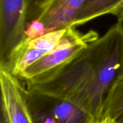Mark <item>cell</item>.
<instances>
[{
    "instance_id": "cell-1",
    "label": "cell",
    "mask_w": 123,
    "mask_h": 123,
    "mask_svg": "<svg viewBox=\"0 0 123 123\" xmlns=\"http://www.w3.org/2000/svg\"><path fill=\"white\" fill-rule=\"evenodd\" d=\"M123 75V22L117 21L52 78L25 86L27 90L76 102L99 122L107 94Z\"/></svg>"
},
{
    "instance_id": "cell-2",
    "label": "cell",
    "mask_w": 123,
    "mask_h": 123,
    "mask_svg": "<svg viewBox=\"0 0 123 123\" xmlns=\"http://www.w3.org/2000/svg\"><path fill=\"white\" fill-rule=\"evenodd\" d=\"M98 37V34L93 30L84 33L76 27H69L54 50L26 69L18 78L25 84L43 83L55 76Z\"/></svg>"
},
{
    "instance_id": "cell-3",
    "label": "cell",
    "mask_w": 123,
    "mask_h": 123,
    "mask_svg": "<svg viewBox=\"0 0 123 123\" xmlns=\"http://www.w3.org/2000/svg\"><path fill=\"white\" fill-rule=\"evenodd\" d=\"M28 105L34 123H98L90 112L66 99L27 90Z\"/></svg>"
},
{
    "instance_id": "cell-4",
    "label": "cell",
    "mask_w": 123,
    "mask_h": 123,
    "mask_svg": "<svg viewBox=\"0 0 123 123\" xmlns=\"http://www.w3.org/2000/svg\"><path fill=\"white\" fill-rule=\"evenodd\" d=\"M36 0H0V65L26 38L30 8Z\"/></svg>"
},
{
    "instance_id": "cell-5",
    "label": "cell",
    "mask_w": 123,
    "mask_h": 123,
    "mask_svg": "<svg viewBox=\"0 0 123 123\" xmlns=\"http://www.w3.org/2000/svg\"><path fill=\"white\" fill-rule=\"evenodd\" d=\"M1 115L7 123H34L28 105L25 86L0 66Z\"/></svg>"
},
{
    "instance_id": "cell-6",
    "label": "cell",
    "mask_w": 123,
    "mask_h": 123,
    "mask_svg": "<svg viewBox=\"0 0 123 123\" xmlns=\"http://www.w3.org/2000/svg\"><path fill=\"white\" fill-rule=\"evenodd\" d=\"M85 0H36L30 8L31 20L38 19L48 32L66 29L73 22Z\"/></svg>"
},
{
    "instance_id": "cell-7",
    "label": "cell",
    "mask_w": 123,
    "mask_h": 123,
    "mask_svg": "<svg viewBox=\"0 0 123 123\" xmlns=\"http://www.w3.org/2000/svg\"><path fill=\"white\" fill-rule=\"evenodd\" d=\"M123 0H85L80 8L73 26L84 25L88 22L107 14L110 10Z\"/></svg>"
},
{
    "instance_id": "cell-8",
    "label": "cell",
    "mask_w": 123,
    "mask_h": 123,
    "mask_svg": "<svg viewBox=\"0 0 123 123\" xmlns=\"http://www.w3.org/2000/svg\"><path fill=\"white\" fill-rule=\"evenodd\" d=\"M123 115V75L118 78L106 96L102 118L111 117L117 120Z\"/></svg>"
},
{
    "instance_id": "cell-9",
    "label": "cell",
    "mask_w": 123,
    "mask_h": 123,
    "mask_svg": "<svg viewBox=\"0 0 123 123\" xmlns=\"http://www.w3.org/2000/svg\"><path fill=\"white\" fill-rule=\"evenodd\" d=\"M47 33L48 31L44 23L38 19H35L31 20V22L27 24L25 36L27 38L34 39L43 36Z\"/></svg>"
},
{
    "instance_id": "cell-10",
    "label": "cell",
    "mask_w": 123,
    "mask_h": 123,
    "mask_svg": "<svg viewBox=\"0 0 123 123\" xmlns=\"http://www.w3.org/2000/svg\"><path fill=\"white\" fill-rule=\"evenodd\" d=\"M107 14H112L115 16L118 21L123 22V0L117 6L110 10Z\"/></svg>"
},
{
    "instance_id": "cell-11",
    "label": "cell",
    "mask_w": 123,
    "mask_h": 123,
    "mask_svg": "<svg viewBox=\"0 0 123 123\" xmlns=\"http://www.w3.org/2000/svg\"><path fill=\"white\" fill-rule=\"evenodd\" d=\"M98 123H117V121L111 117L107 116L102 118Z\"/></svg>"
},
{
    "instance_id": "cell-12",
    "label": "cell",
    "mask_w": 123,
    "mask_h": 123,
    "mask_svg": "<svg viewBox=\"0 0 123 123\" xmlns=\"http://www.w3.org/2000/svg\"><path fill=\"white\" fill-rule=\"evenodd\" d=\"M0 123H7L6 121L5 120V119L4 118V117L2 116L1 115V116H0Z\"/></svg>"
},
{
    "instance_id": "cell-13",
    "label": "cell",
    "mask_w": 123,
    "mask_h": 123,
    "mask_svg": "<svg viewBox=\"0 0 123 123\" xmlns=\"http://www.w3.org/2000/svg\"><path fill=\"white\" fill-rule=\"evenodd\" d=\"M117 123H123V115L117 120Z\"/></svg>"
}]
</instances>
